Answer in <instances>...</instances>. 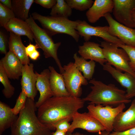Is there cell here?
I'll use <instances>...</instances> for the list:
<instances>
[{
  "label": "cell",
  "instance_id": "6da1fadb",
  "mask_svg": "<svg viewBox=\"0 0 135 135\" xmlns=\"http://www.w3.org/2000/svg\"><path fill=\"white\" fill-rule=\"evenodd\" d=\"M84 102L80 98L71 96H53L38 108L37 116L42 123L51 130H54L56 123L65 118H72L84 107Z\"/></svg>",
  "mask_w": 135,
  "mask_h": 135
},
{
  "label": "cell",
  "instance_id": "7a4b0ae2",
  "mask_svg": "<svg viewBox=\"0 0 135 135\" xmlns=\"http://www.w3.org/2000/svg\"><path fill=\"white\" fill-rule=\"evenodd\" d=\"M35 103L27 98L25 105L11 127V135H52L53 132L42 123L36 114Z\"/></svg>",
  "mask_w": 135,
  "mask_h": 135
},
{
  "label": "cell",
  "instance_id": "3957f363",
  "mask_svg": "<svg viewBox=\"0 0 135 135\" xmlns=\"http://www.w3.org/2000/svg\"><path fill=\"white\" fill-rule=\"evenodd\" d=\"M89 83L92 85L90 87L92 90L86 96L82 99L84 102L88 101L89 104L104 106H117L131 101L130 99L126 98V92L119 88L114 84H106L94 78L90 80Z\"/></svg>",
  "mask_w": 135,
  "mask_h": 135
},
{
  "label": "cell",
  "instance_id": "277c9868",
  "mask_svg": "<svg viewBox=\"0 0 135 135\" xmlns=\"http://www.w3.org/2000/svg\"><path fill=\"white\" fill-rule=\"evenodd\" d=\"M31 16L51 36L58 34H66L71 36L76 42H78L80 36L76 28L79 20L72 21L68 18L44 16L36 12L32 13Z\"/></svg>",
  "mask_w": 135,
  "mask_h": 135
},
{
  "label": "cell",
  "instance_id": "5b68a950",
  "mask_svg": "<svg viewBox=\"0 0 135 135\" xmlns=\"http://www.w3.org/2000/svg\"><path fill=\"white\" fill-rule=\"evenodd\" d=\"M25 21L32 30L36 44L39 48L42 50L45 58H52L58 67L60 74H63L64 70L58 55V50L61 44V42L55 43L52 36L36 24L31 15H30Z\"/></svg>",
  "mask_w": 135,
  "mask_h": 135
},
{
  "label": "cell",
  "instance_id": "8992f818",
  "mask_svg": "<svg viewBox=\"0 0 135 135\" xmlns=\"http://www.w3.org/2000/svg\"><path fill=\"white\" fill-rule=\"evenodd\" d=\"M100 46L107 63L117 70L129 73L135 78V72L130 66L129 58L124 49L119 48L117 44L105 41L101 42Z\"/></svg>",
  "mask_w": 135,
  "mask_h": 135
},
{
  "label": "cell",
  "instance_id": "52a82bcc",
  "mask_svg": "<svg viewBox=\"0 0 135 135\" xmlns=\"http://www.w3.org/2000/svg\"><path fill=\"white\" fill-rule=\"evenodd\" d=\"M125 107V104L123 103L115 108L109 105L103 106L102 105L90 104L87 108L89 114L100 122L105 130L110 132L113 130L116 117Z\"/></svg>",
  "mask_w": 135,
  "mask_h": 135
},
{
  "label": "cell",
  "instance_id": "ba28073f",
  "mask_svg": "<svg viewBox=\"0 0 135 135\" xmlns=\"http://www.w3.org/2000/svg\"><path fill=\"white\" fill-rule=\"evenodd\" d=\"M62 75L66 88L72 96L80 98L82 94V85L86 86L88 83L74 63L70 62L63 66Z\"/></svg>",
  "mask_w": 135,
  "mask_h": 135
},
{
  "label": "cell",
  "instance_id": "9c48e42d",
  "mask_svg": "<svg viewBox=\"0 0 135 135\" xmlns=\"http://www.w3.org/2000/svg\"><path fill=\"white\" fill-rule=\"evenodd\" d=\"M76 30L85 42H88L93 36L102 38L104 41L117 44H125L119 39L112 36L108 32V26H93L86 21L80 20Z\"/></svg>",
  "mask_w": 135,
  "mask_h": 135
},
{
  "label": "cell",
  "instance_id": "30bf717a",
  "mask_svg": "<svg viewBox=\"0 0 135 135\" xmlns=\"http://www.w3.org/2000/svg\"><path fill=\"white\" fill-rule=\"evenodd\" d=\"M104 17L108 25V32L111 35L120 40L124 44L135 46V28L127 27L113 18L110 13Z\"/></svg>",
  "mask_w": 135,
  "mask_h": 135
},
{
  "label": "cell",
  "instance_id": "8fae6325",
  "mask_svg": "<svg viewBox=\"0 0 135 135\" xmlns=\"http://www.w3.org/2000/svg\"><path fill=\"white\" fill-rule=\"evenodd\" d=\"M68 133H72L74 130L80 128L90 132H99L105 130L103 126L88 112L80 113L78 112L73 116Z\"/></svg>",
  "mask_w": 135,
  "mask_h": 135
},
{
  "label": "cell",
  "instance_id": "7c38bea8",
  "mask_svg": "<svg viewBox=\"0 0 135 135\" xmlns=\"http://www.w3.org/2000/svg\"><path fill=\"white\" fill-rule=\"evenodd\" d=\"M113 15L119 22L130 28H134L132 20L135 12V0H113Z\"/></svg>",
  "mask_w": 135,
  "mask_h": 135
},
{
  "label": "cell",
  "instance_id": "4fadbf2b",
  "mask_svg": "<svg viewBox=\"0 0 135 135\" xmlns=\"http://www.w3.org/2000/svg\"><path fill=\"white\" fill-rule=\"evenodd\" d=\"M33 64L24 65L20 80L22 91L23 92L27 98L34 100L37 90L36 86L37 75L34 72Z\"/></svg>",
  "mask_w": 135,
  "mask_h": 135
},
{
  "label": "cell",
  "instance_id": "5bb4252c",
  "mask_svg": "<svg viewBox=\"0 0 135 135\" xmlns=\"http://www.w3.org/2000/svg\"><path fill=\"white\" fill-rule=\"evenodd\" d=\"M103 69L109 72L118 82L126 89V96L128 99L135 97V78L129 73H123L113 67L107 62L103 66Z\"/></svg>",
  "mask_w": 135,
  "mask_h": 135
},
{
  "label": "cell",
  "instance_id": "9a60e30c",
  "mask_svg": "<svg viewBox=\"0 0 135 135\" xmlns=\"http://www.w3.org/2000/svg\"><path fill=\"white\" fill-rule=\"evenodd\" d=\"M135 127V98L126 111L119 113L116 117L113 126L114 132H120Z\"/></svg>",
  "mask_w": 135,
  "mask_h": 135
},
{
  "label": "cell",
  "instance_id": "2e32d148",
  "mask_svg": "<svg viewBox=\"0 0 135 135\" xmlns=\"http://www.w3.org/2000/svg\"><path fill=\"white\" fill-rule=\"evenodd\" d=\"M0 63L9 79L17 80L22 76L24 65L12 52H8L0 60Z\"/></svg>",
  "mask_w": 135,
  "mask_h": 135
},
{
  "label": "cell",
  "instance_id": "e0dca14e",
  "mask_svg": "<svg viewBox=\"0 0 135 135\" xmlns=\"http://www.w3.org/2000/svg\"><path fill=\"white\" fill-rule=\"evenodd\" d=\"M35 72L37 75L36 86L40 94L38 100L35 103L36 106L38 108L45 102L54 95L50 87V71L49 69H44L40 74L36 72Z\"/></svg>",
  "mask_w": 135,
  "mask_h": 135
},
{
  "label": "cell",
  "instance_id": "ac0fdd59",
  "mask_svg": "<svg viewBox=\"0 0 135 135\" xmlns=\"http://www.w3.org/2000/svg\"><path fill=\"white\" fill-rule=\"evenodd\" d=\"M113 0H95L86 13L88 21L92 24L96 22L101 18L113 11Z\"/></svg>",
  "mask_w": 135,
  "mask_h": 135
},
{
  "label": "cell",
  "instance_id": "d6986e66",
  "mask_svg": "<svg viewBox=\"0 0 135 135\" xmlns=\"http://www.w3.org/2000/svg\"><path fill=\"white\" fill-rule=\"evenodd\" d=\"M100 45L90 41L85 42L78 47V52L86 60L90 59L98 62L103 66L107 62L105 59Z\"/></svg>",
  "mask_w": 135,
  "mask_h": 135
},
{
  "label": "cell",
  "instance_id": "ffe728a7",
  "mask_svg": "<svg viewBox=\"0 0 135 135\" xmlns=\"http://www.w3.org/2000/svg\"><path fill=\"white\" fill-rule=\"evenodd\" d=\"M48 69L50 71L49 78L50 87L53 96H70L66 88L62 74L58 73L52 66H49Z\"/></svg>",
  "mask_w": 135,
  "mask_h": 135
},
{
  "label": "cell",
  "instance_id": "44dd1931",
  "mask_svg": "<svg viewBox=\"0 0 135 135\" xmlns=\"http://www.w3.org/2000/svg\"><path fill=\"white\" fill-rule=\"evenodd\" d=\"M4 28L10 32L20 36H26L31 42L33 41L34 36L32 32L25 21L15 17L12 19Z\"/></svg>",
  "mask_w": 135,
  "mask_h": 135
},
{
  "label": "cell",
  "instance_id": "7402d4cb",
  "mask_svg": "<svg viewBox=\"0 0 135 135\" xmlns=\"http://www.w3.org/2000/svg\"><path fill=\"white\" fill-rule=\"evenodd\" d=\"M25 47L22 41L21 36L10 32L9 38V51L14 53L23 65L29 64L30 60L27 55Z\"/></svg>",
  "mask_w": 135,
  "mask_h": 135
},
{
  "label": "cell",
  "instance_id": "603a6c76",
  "mask_svg": "<svg viewBox=\"0 0 135 135\" xmlns=\"http://www.w3.org/2000/svg\"><path fill=\"white\" fill-rule=\"evenodd\" d=\"M18 116L12 112L9 106L0 101V135L6 129L11 128Z\"/></svg>",
  "mask_w": 135,
  "mask_h": 135
},
{
  "label": "cell",
  "instance_id": "cb8c5ba5",
  "mask_svg": "<svg viewBox=\"0 0 135 135\" xmlns=\"http://www.w3.org/2000/svg\"><path fill=\"white\" fill-rule=\"evenodd\" d=\"M12 10L15 17L25 21L29 17L30 9L34 0H12Z\"/></svg>",
  "mask_w": 135,
  "mask_h": 135
},
{
  "label": "cell",
  "instance_id": "d4e9b609",
  "mask_svg": "<svg viewBox=\"0 0 135 135\" xmlns=\"http://www.w3.org/2000/svg\"><path fill=\"white\" fill-rule=\"evenodd\" d=\"M73 58L77 68L82 72L84 77L87 80H92L96 66L95 62L92 60L87 61L82 57L78 56L76 53L74 54Z\"/></svg>",
  "mask_w": 135,
  "mask_h": 135
},
{
  "label": "cell",
  "instance_id": "484cf974",
  "mask_svg": "<svg viewBox=\"0 0 135 135\" xmlns=\"http://www.w3.org/2000/svg\"><path fill=\"white\" fill-rule=\"evenodd\" d=\"M72 14V9L64 0H56L50 13L51 16L68 18Z\"/></svg>",
  "mask_w": 135,
  "mask_h": 135
},
{
  "label": "cell",
  "instance_id": "4316f807",
  "mask_svg": "<svg viewBox=\"0 0 135 135\" xmlns=\"http://www.w3.org/2000/svg\"><path fill=\"white\" fill-rule=\"evenodd\" d=\"M9 79L0 63V82L4 87L2 92L4 96L7 98H11L15 91V88L11 84Z\"/></svg>",
  "mask_w": 135,
  "mask_h": 135
},
{
  "label": "cell",
  "instance_id": "83f0119b",
  "mask_svg": "<svg viewBox=\"0 0 135 135\" xmlns=\"http://www.w3.org/2000/svg\"><path fill=\"white\" fill-rule=\"evenodd\" d=\"M65 1L72 9L74 8L82 11L88 10L94 2L92 0H66Z\"/></svg>",
  "mask_w": 135,
  "mask_h": 135
},
{
  "label": "cell",
  "instance_id": "f1b7e54d",
  "mask_svg": "<svg viewBox=\"0 0 135 135\" xmlns=\"http://www.w3.org/2000/svg\"><path fill=\"white\" fill-rule=\"evenodd\" d=\"M15 17L12 10L0 2V24L4 28L9 21Z\"/></svg>",
  "mask_w": 135,
  "mask_h": 135
},
{
  "label": "cell",
  "instance_id": "f546056e",
  "mask_svg": "<svg viewBox=\"0 0 135 135\" xmlns=\"http://www.w3.org/2000/svg\"><path fill=\"white\" fill-rule=\"evenodd\" d=\"M119 47L126 52L130 59L129 65L132 70L135 72V46L125 44H117Z\"/></svg>",
  "mask_w": 135,
  "mask_h": 135
},
{
  "label": "cell",
  "instance_id": "4dcf8cb0",
  "mask_svg": "<svg viewBox=\"0 0 135 135\" xmlns=\"http://www.w3.org/2000/svg\"><path fill=\"white\" fill-rule=\"evenodd\" d=\"M27 98L25 93L21 91L18 98L16 104L12 110L15 114L17 115L24 107Z\"/></svg>",
  "mask_w": 135,
  "mask_h": 135
},
{
  "label": "cell",
  "instance_id": "1f68e13d",
  "mask_svg": "<svg viewBox=\"0 0 135 135\" xmlns=\"http://www.w3.org/2000/svg\"><path fill=\"white\" fill-rule=\"evenodd\" d=\"M71 120H72V118H67L58 121L54 125V130L68 133L70 125L69 122Z\"/></svg>",
  "mask_w": 135,
  "mask_h": 135
},
{
  "label": "cell",
  "instance_id": "d6a6232c",
  "mask_svg": "<svg viewBox=\"0 0 135 135\" xmlns=\"http://www.w3.org/2000/svg\"><path fill=\"white\" fill-rule=\"evenodd\" d=\"M7 36L2 31H0V52L6 54L8 52L9 39Z\"/></svg>",
  "mask_w": 135,
  "mask_h": 135
},
{
  "label": "cell",
  "instance_id": "836d02e7",
  "mask_svg": "<svg viewBox=\"0 0 135 135\" xmlns=\"http://www.w3.org/2000/svg\"><path fill=\"white\" fill-rule=\"evenodd\" d=\"M56 2V0H34V2L47 8H52Z\"/></svg>",
  "mask_w": 135,
  "mask_h": 135
},
{
  "label": "cell",
  "instance_id": "e575fe53",
  "mask_svg": "<svg viewBox=\"0 0 135 135\" xmlns=\"http://www.w3.org/2000/svg\"><path fill=\"white\" fill-rule=\"evenodd\" d=\"M108 135H135V127L123 132H112Z\"/></svg>",
  "mask_w": 135,
  "mask_h": 135
},
{
  "label": "cell",
  "instance_id": "d590c367",
  "mask_svg": "<svg viewBox=\"0 0 135 135\" xmlns=\"http://www.w3.org/2000/svg\"><path fill=\"white\" fill-rule=\"evenodd\" d=\"M38 48H39L38 45L36 44L34 45L30 43L25 47L26 53L28 56L30 55Z\"/></svg>",
  "mask_w": 135,
  "mask_h": 135
},
{
  "label": "cell",
  "instance_id": "8d00e7d4",
  "mask_svg": "<svg viewBox=\"0 0 135 135\" xmlns=\"http://www.w3.org/2000/svg\"><path fill=\"white\" fill-rule=\"evenodd\" d=\"M40 56V52L37 50H36L30 55L28 56L32 60H36Z\"/></svg>",
  "mask_w": 135,
  "mask_h": 135
},
{
  "label": "cell",
  "instance_id": "74e56055",
  "mask_svg": "<svg viewBox=\"0 0 135 135\" xmlns=\"http://www.w3.org/2000/svg\"><path fill=\"white\" fill-rule=\"evenodd\" d=\"M0 2L5 6L12 10V0H0Z\"/></svg>",
  "mask_w": 135,
  "mask_h": 135
},
{
  "label": "cell",
  "instance_id": "f35d334b",
  "mask_svg": "<svg viewBox=\"0 0 135 135\" xmlns=\"http://www.w3.org/2000/svg\"><path fill=\"white\" fill-rule=\"evenodd\" d=\"M52 135H68V133H65L56 130L54 132H53Z\"/></svg>",
  "mask_w": 135,
  "mask_h": 135
},
{
  "label": "cell",
  "instance_id": "ab89813d",
  "mask_svg": "<svg viewBox=\"0 0 135 135\" xmlns=\"http://www.w3.org/2000/svg\"><path fill=\"white\" fill-rule=\"evenodd\" d=\"M110 132L106 130L99 132L98 134L97 135H108Z\"/></svg>",
  "mask_w": 135,
  "mask_h": 135
},
{
  "label": "cell",
  "instance_id": "60d3db41",
  "mask_svg": "<svg viewBox=\"0 0 135 135\" xmlns=\"http://www.w3.org/2000/svg\"><path fill=\"white\" fill-rule=\"evenodd\" d=\"M68 135H87L83 134H81L79 132H76L74 133H68Z\"/></svg>",
  "mask_w": 135,
  "mask_h": 135
},
{
  "label": "cell",
  "instance_id": "b9f144b4",
  "mask_svg": "<svg viewBox=\"0 0 135 135\" xmlns=\"http://www.w3.org/2000/svg\"><path fill=\"white\" fill-rule=\"evenodd\" d=\"M132 20L135 28V12L133 13L132 16Z\"/></svg>",
  "mask_w": 135,
  "mask_h": 135
}]
</instances>
